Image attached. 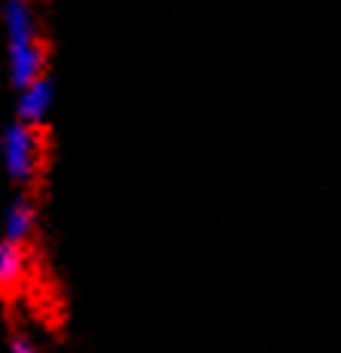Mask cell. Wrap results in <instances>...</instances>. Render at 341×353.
<instances>
[{"label": "cell", "mask_w": 341, "mask_h": 353, "mask_svg": "<svg viewBox=\"0 0 341 353\" xmlns=\"http://www.w3.org/2000/svg\"><path fill=\"white\" fill-rule=\"evenodd\" d=\"M12 353H37V350L25 341V338H19V335H16V338H12Z\"/></svg>", "instance_id": "5b68a950"}, {"label": "cell", "mask_w": 341, "mask_h": 353, "mask_svg": "<svg viewBox=\"0 0 341 353\" xmlns=\"http://www.w3.org/2000/svg\"><path fill=\"white\" fill-rule=\"evenodd\" d=\"M34 229V208L28 201H19L10 210V241H28Z\"/></svg>", "instance_id": "3957f363"}, {"label": "cell", "mask_w": 341, "mask_h": 353, "mask_svg": "<svg viewBox=\"0 0 341 353\" xmlns=\"http://www.w3.org/2000/svg\"><path fill=\"white\" fill-rule=\"evenodd\" d=\"M46 101H49V85L43 83V79H37V83L28 85L25 104H21V113H25V119H37V116L43 113V107H46Z\"/></svg>", "instance_id": "277c9868"}, {"label": "cell", "mask_w": 341, "mask_h": 353, "mask_svg": "<svg viewBox=\"0 0 341 353\" xmlns=\"http://www.w3.org/2000/svg\"><path fill=\"white\" fill-rule=\"evenodd\" d=\"M28 281V250L25 241H10L0 244V299L12 301Z\"/></svg>", "instance_id": "7a4b0ae2"}, {"label": "cell", "mask_w": 341, "mask_h": 353, "mask_svg": "<svg viewBox=\"0 0 341 353\" xmlns=\"http://www.w3.org/2000/svg\"><path fill=\"white\" fill-rule=\"evenodd\" d=\"M43 137L34 125H16L6 137V165L16 180H31L40 168Z\"/></svg>", "instance_id": "6da1fadb"}]
</instances>
